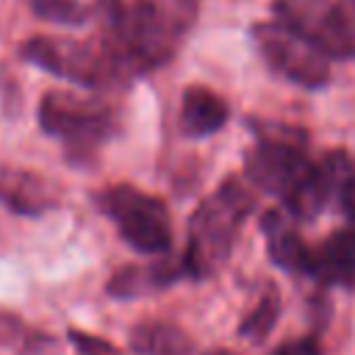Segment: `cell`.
<instances>
[{
    "mask_svg": "<svg viewBox=\"0 0 355 355\" xmlns=\"http://www.w3.org/2000/svg\"><path fill=\"white\" fill-rule=\"evenodd\" d=\"M0 202L19 216H42L58 205V191L36 172L6 166L0 169Z\"/></svg>",
    "mask_w": 355,
    "mask_h": 355,
    "instance_id": "10",
    "label": "cell"
},
{
    "mask_svg": "<svg viewBox=\"0 0 355 355\" xmlns=\"http://www.w3.org/2000/svg\"><path fill=\"white\" fill-rule=\"evenodd\" d=\"M338 17L344 25V36L349 44V58H355V0H338Z\"/></svg>",
    "mask_w": 355,
    "mask_h": 355,
    "instance_id": "20",
    "label": "cell"
},
{
    "mask_svg": "<svg viewBox=\"0 0 355 355\" xmlns=\"http://www.w3.org/2000/svg\"><path fill=\"white\" fill-rule=\"evenodd\" d=\"M336 200H338L341 211L355 222V161L349 164L344 180H341V186H338V197H336Z\"/></svg>",
    "mask_w": 355,
    "mask_h": 355,
    "instance_id": "19",
    "label": "cell"
},
{
    "mask_svg": "<svg viewBox=\"0 0 355 355\" xmlns=\"http://www.w3.org/2000/svg\"><path fill=\"white\" fill-rule=\"evenodd\" d=\"M277 313H280V297L275 291H266L258 305L247 313V319L241 322V336L244 338H252V341H261L272 333L275 322H277Z\"/></svg>",
    "mask_w": 355,
    "mask_h": 355,
    "instance_id": "16",
    "label": "cell"
},
{
    "mask_svg": "<svg viewBox=\"0 0 355 355\" xmlns=\"http://www.w3.org/2000/svg\"><path fill=\"white\" fill-rule=\"evenodd\" d=\"M69 341L78 349V355H122L111 341L92 336V333H83V330H69Z\"/></svg>",
    "mask_w": 355,
    "mask_h": 355,
    "instance_id": "18",
    "label": "cell"
},
{
    "mask_svg": "<svg viewBox=\"0 0 355 355\" xmlns=\"http://www.w3.org/2000/svg\"><path fill=\"white\" fill-rule=\"evenodd\" d=\"M261 230L266 239V250L269 258L286 269V272H308V252L311 247L302 244L294 222H288L280 211H266L261 219Z\"/></svg>",
    "mask_w": 355,
    "mask_h": 355,
    "instance_id": "13",
    "label": "cell"
},
{
    "mask_svg": "<svg viewBox=\"0 0 355 355\" xmlns=\"http://www.w3.org/2000/svg\"><path fill=\"white\" fill-rule=\"evenodd\" d=\"M349 155L341 150H333L322 155V161H313L308 175L300 180V186L288 194L286 208L294 219H313L319 216L330 200L338 197V186L349 169Z\"/></svg>",
    "mask_w": 355,
    "mask_h": 355,
    "instance_id": "9",
    "label": "cell"
},
{
    "mask_svg": "<svg viewBox=\"0 0 355 355\" xmlns=\"http://www.w3.org/2000/svg\"><path fill=\"white\" fill-rule=\"evenodd\" d=\"M305 275L324 286L355 283V227L336 230L316 250H311Z\"/></svg>",
    "mask_w": 355,
    "mask_h": 355,
    "instance_id": "11",
    "label": "cell"
},
{
    "mask_svg": "<svg viewBox=\"0 0 355 355\" xmlns=\"http://www.w3.org/2000/svg\"><path fill=\"white\" fill-rule=\"evenodd\" d=\"M252 128L255 141L244 155L247 178L261 191L286 202L313 164L308 158V139L300 128L283 122H258Z\"/></svg>",
    "mask_w": 355,
    "mask_h": 355,
    "instance_id": "3",
    "label": "cell"
},
{
    "mask_svg": "<svg viewBox=\"0 0 355 355\" xmlns=\"http://www.w3.org/2000/svg\"><path fill=\"white\" fill-rule=\"evenodd\" d=\"M97 208L116 225L119 236L144 255H164L172 244L166 205L128 183L111 186L97 194Z\"/></svg>",
    "mask_w": 355,
    "mask_h": 355,
    "instance_id": "5",
    "label": "cell"
},
{
    "mask_svg": "<svg viewBox=\"0 0 355 355\" xmlns=\"http://www.w3.org/2000/svg\"><path fill=\"white\" fill-rule=\"evenodd\" d=\"M227 116H230L227 103L216 92L205 86H186L180 97V128L186 136L194 139L211 136L227 122Z\"/></svg>",
    "mask_w": 355,
    "mask_h": 355,
    "instance_id": "12",
    "label": "cell"
},
{
    "mask_svg": "<svg viewBox=\"0 0 355 355\" xmlns=\"http://www.w3.org/2000/svg\"><path fill=\"white\" fill-rule=\"evenodd\" d=\"M275 22L311 42L327 58H349V44L333 0H275Z\"/></svg>",
    "mask_w": 355,
    "mask_h": 355,
    "instance_id": "8",
    "label": "cell"
},
{
    "mask_svg": "<svg viewBox=\"0 0 355 355\" xmlns=\"http://www.w3.org/2000/svg\"><path fill=\"white\" fill-rule=\"evenodd\" d=\"M272 355H322V347L316 344V338H297V341L283 344Z\"/></svg>",
    "mask_w": 355,
    "mask_h": 355,
    "instance_id": "21",
    "label": "cell"
},
{
    "mask_svg": "<svg viewBox=\"0 0 355 355\" xmlns=\"http://www.w3.org/2000/svg\"><path fill=\"white\" fill-rule=\"evenodd\" d=\"M31 8L36 17H42L47 22L72 25V28L86 25L89 14H92L80 0H31Z\"/></svg>",
    "mask_w": 355,
    "mask_h": 355,
    "instance_id": "17",
    "label": "cell"
},
{
    "mask_svg": "<svg viewBox=\"0 0 355 355\" xmlns=\"http://www.w3.org/2000/svg\"><path fill=\"white\" fill-rule=\"evenodd\" d=\"M19 55L28 64H33L61 80L78 83V86L100 89L119 78V69L111 61V55L103 47H94L89 42L58 39V36H33L19 47Z\"/></svg>",
    "mask_w": 355,
    "mask_h": 355,
    "instance_id": "6",
    "label": "cell"
},
{
    "mask_svg": "<svg viewBox=\"0 0 355 355\" xmlns=\"http://www.w3.org/2000/svg\"><path fill=\"white\" fill-rule=\"evenodd\" d=\"M252 42L275 75L302 89H322L330 80V58L280 22L252 25Z\"/></svg>",
    "mask_w": 355,
    "mask_h": 355,
    "instance_id": "7",
    "label": "cell"
},
{
    "mask_svg": "<svg viewBox=\"0 0 355 355\" xmlns=\"http://www.w3.org/2000/svg\"><path fill=\"white\" fill-rule=\"evenodd\" d=\"M211 355H230V352H211Z\"/></svg>",
    "mask_w": 355,
    "mask_h": 355,
    "instance_id": "22",
    "label": "cell"
},
{
    "mask_svg": "<svg viewBox=\"0 0 355 355\" xmlns=\"http://www.w3.org/2000/svg\"><path fill=\"white\" fill-rule=\"evenodd\" d=\"M39 125L78 161L94 155L116 133L111 105L97 97H80L69 92H50L42 97Z\"/></svg>",
    "mask_w": 355,
    "mask_h": 355,
    "instance_id": "4",
    "label": "cell"
},
{
    "mask_svg": "<svg viewBox=\"0 0 355 355\" xmlns=\"http://www.w3.org/2000/svg\"><path fill=\"white\" fill-rule=\"evenodd\" d=\"M180 275H183V266H175L169 261H155V263H144V266H125L108 280V294H114L119 300H133V297L166 288Z\"/></svg>",
    "mask_w": 355,
    "mask_h": 355,
    "instance_id": "14",
    "label": "cell"
},
{
    "mask_svg": "<svg viewBox=\"0 0 355 355\" xmlns=\"http://www.w3.org/2000/svg\"><path fill=\"white\" fill-rule=\"evenodd\" d=\"M200 0H97L103 50L125 72H153L172 61L194 28Z\"/></svg>",
    "mask_w": 355,
    "mask_h": 355,
    "instance_id": "1",
    "label": "cell"
},
{
    "mask_svg": "<svg viewBox=\"0 0 355 355\" xmlns=\"http://www.w3.org/2000/svg\"><path fill=\"white\" fill-rule=\"evenodd\" d=\"M252 211L250 189L227 178L219 183L214 194H208L189 222V241L183 252V272L191 277L214 275L230 255V247Z\"/></svg>",
    "mask_w": 355,
    "mask_h": 355,
    "instance_id": "2",
    "label": "cell"
},
{
    "mask_svg": "<svg viewBox=\"0 0 355 355\" xmlns=\"http://www.w3.org/2000/svg\"><path fill=\"white\" fill-rule=\"evenodd\" d=\"M130 341L139 355H189L191 352L189 338L178 327L164 322H147L136 327Z\"/></svg>",
    "mask_w": 355,
    "mask_h": 355,
    "instance_id": "15",
    "label": "cell"
}]
</instances>
